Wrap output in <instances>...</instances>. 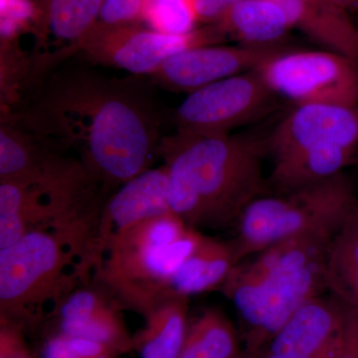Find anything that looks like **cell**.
Instances as JSON below:
<instances>
[{"label":"cell","mask_w":358,"mask_h":358,"mask_svg":"<svg viewBox=\"0 0 358 358\" xmlns=\"http://www.w3.org/2000/svg\"><path fill=\"white\" fill-rule=\"evenodd\" d=\"M169 212L173 211L169 200V171L164 164L122 185L106 199L101 210L92 249L93 268L106 247L124 231Z\"/></svg>","instance_id":"cell-13"},{"label":"cell","mask_w":358,"mask_h":358,"mask_svg":"<svg viewBox=\"0 0 358 358\" xmlns=\"http://www.w3.org/2000/svg\"><path fill=\"white\" fill-rule=\"evenodd\" d=\"M36 20L32 31L38 49L50 40L63 45V58L76 53L78 47L95 26L103 0H34Z\"/></svg>","instance_id":"cell-16"},{"label":"cell","mask_w":358,"mask_h":358,"mask_svg":"<svg viewBox=\"0 0 358 358\" xmlns=\"http://www.w3.org/2000/svg\"><path fill=\"white\" fill-rule=\"evenodd\" d=\"M343 306L341 345L336 358H358V310Z\"/></svg>","instance_id":"cell-29"},{"label":"cell","mask_w":358,"mask_h":358,"mask_svg":"<svg viewBox=\"0 0 358 358\" xmlns=\"http://www.w3.org/2000/svg\"><path fill=\"white\" fill-rule=\"evenodd\" d=\"M255 71L278 98L294 107L358 103V64L336 52L285 48Z\"/></svg>","instance_id":"cell-7"},{"label":"cell","mask_w":358,"mask_h":358,"mask_svg":"<svg viewBox=\"0 0 358 358\" xmlns=\"http://www.w3.org/2000/svg\"><path fill=\"white\" fill-rule=\"evenodd\" d=\"M91 275L88 239L68 231H30L0 250V322L25 333L38 329Z\"/></svg>","instance_id":"cell-4"},{"label":"cell","mask_w":358,"mask_h":358,"mask_svg":"<svg viewBox=\"0 0 358 358\" xmlns=\"http://www.w3.org/2000/svg\"><path fill=\"white\" fill-rule=\"evenodd\" d=\"M336 233H307L241 261L220 287L245 327L246 352L256 355L296 310L327 293V250Z\"/></svg>","instance_id":"cell-3"},{"label":"cell","mask_w":358,"mask_h":358,"mask_svg":"<svg viewBox=\"0 0 358 358\" xmlns=\"http://www.w3.org/2000/svg\"><path fill=\"white\" fill-rule=\"evenodd\" d=\"M201 236L173 212L148 219L106 247L91 282L107 291L122 310L145 315L155 301L173 293L171 279Z\"/></svg>","instance_id":"cell-5"},{"label":"cell","mask_w":358,"mask_h":358,"mask_svg":"<svg viewBox=\"0 0 358 358\" xmlns=\"http://www.w3.org/2000/svg\"><path fill=\"white\" fill-rule=\"evenodd\" d=\"M6 117L0 128V179L38 185L70 194H85L102 185L78 159L68 157Z\"/></svg>","instance_id":"cell-10"},{"label":"cell","mask_w":358,"mask_h":358,"mask_svg":"<svg viewBox=\"0 0 358 358\" xmlns=\"http://www.w3.org/2000/svg\"><path fill=\"white\" fill-rule=\"evenodd\" d=\"M241 0H194L199 23L211 24L233 4Z\"/></svg>","instance_id":"cell-30"},{"label":"cell","mask_w":358,"mask_h":358,"mask_svg":"<svg viewBox=\"0 0 358 358\" xmlns=\"http://www.w3.org/2000/svg\"><path fill=\"white\" fill-rule=\"evenodd\" d=\"M20 327L0 322V358H33Z\"/></svg>","instance_id":"cell-28"},{"label":"cell","mask_w":358,"mask_h":358,"mask_svg":"<svg viewBox=\"0 0 358 358\" xmlns=\"http://www.w3.org/2000/svg\"><path fill=\"white\" fill-rule=\"evenodd\" d=\"M236 265L229 241L202 234L199 244L171 279V292L189 296L211 291L222 286Z\"/></svg>","instance_id":"cell-20"},{"label":"cell","mask_w":358,"mask_h":358,"mask_svg":"<svg viewBox=\"0 0 358 358\" xmlns=\"http://www.w3.org/2000/svg\"><path fill=\"white\" fill-rule=\"evenodd\" d=\"M147 0H103L96 26L120 27L143 24Z\"/></svg>","instance_id":"cell-27"},{"label":"cell","mask_w":358,"mask_h":358,"mask_svg":"<svg viewBox=\"0 0 358 358\" xmlns=\"http://www.w3.org/2000/svg\"><path fill=\"white\" fill-rule=\"evenodd\" d=\"M8 119L59 150H76L107 189L152 169L164 122L147 84L81 67L54 73Z\"/></svg>","instance_id":"cell-1"},{"label":"cell","mask_w":358,"mask_h":358,"mask_svg":"<svg viewBox=\"0 0 358 358\" xmlns=\"http://www.w3.org/2000/svg\"><path fill=\"white\" fill-rule=\"evenodd\" d=\"M159 155L169 171L173 213L199 228L236 226L254 200L271 194L264 176L267 134L162 136Z\"/></svg>","instance_id":"cell-2"},{"label":"cell","mask_w":358,"mask_h":358,"mask_svg":"<svg viewBox=\"0 0 358 358\" xmlns=\"http://www.w3.org/2000/svg\"><path fill=\"white\" fill-rule=\"evenodd\" d=\"M226 37L214 24L186 34H166L143 24L94 26L78 51L89 62L112 66L136 76L152 74L176 54L205 45L222 44Z\"/></svg>","instance_id":"cell-9"},{"label":"cell","mask_w":358,"mask_h":358,"mask_svg":"<svg viewBox=\"0 0 358 358\" xmlns=\"http://www.w3.org/2000/svg\"><path fill=\"white\" fill-rule=\"evenodd\" d=\"M358 203L352 183L341 173L315 185L254 200L230 240L236 263L275 243L307 234L336 233Z\"/></svg>","instance_id":"cell-6"},{"label":"cell","mask_w":358,"mask_h":358,"mask_svg":"<svg viewBox=\"0 0 358 358\" xmlns=\"http://www.w3.org/2000/svg\"><path fill=\"white\" fill-rule=\"evenodd\" d=\"M273 160L320 145L358 148V103L296 106L267 134Z\"/></svg>","instance_id":"cell-12"},{"label":"cell","mask_w":358,"mask_h":358,"mask_svg":"<svg viewBox=\"0 0 358 358\" xmlns=\"http://www.w3.org/2000/svg\"><path fill=\"white\" fill-rule=\"evenodd\" d=\"M121 355L103 343L59 334H47L42 346V358H119Z\"/></svg>","instance_id":"cell-25"},{"label":"cell","mask_w":358,"mask_h":358,"mask_svg":"<svg viewBox=\"0 0 358 358\" xmlns=\"http://www.w3.org/2000/svg\"><path fill=\"white\" fill-rule=\"evenodd\" d=\"M327 293L358 310V203L334 235L327 250Z\"/></svg>","instance_id":"cell-21"},{"label":"cell","mask_w":358,"mask_h":358,"mask_svg":"<svg viewBox=\"0 0 358 358\" xmlns=\"http://www.w3.org/2000/svg\"><path fill=\"white\" fill-rule=\"evenodd\" d=\"M211 24L227 38L248 46L284 45L292 29L288 16L273 0H241L233 4Z\"/></svg>","instance_id":"cell-18"},{"label":"cell","mask_w":358,"mask_h":358,"mask_svg":"<svg viewBox=\"0 0 358 358\" xmlns=\"http://www.w3.org/2000/svg\"><path fill=\"white\" fill-rule=\"evenodd\" d=\"M188 296L169 293L143 315L145 324L133 336V350L141 358H178L188 327Z\"/></svg>","instance_id":"cell-19"},{"label":"cell","mask_w":358,"mask_h":358,"mask_svg":"<svg viewBox=\"0 0 358 358\" xmlns=\"http://www.w3.org/2000/svg\"><path fill=\"white\" fill-rule=\"evenodd\" d=\"M284 9L296 28L327 50L336 52L358 64V29L348 11L320 0H273Z\"/></svg>","instance_id":"cell-15"},{"label":"cell","mask_w":358,"mask_h":358,"mask_svg":"<svg viewBox=\"0 0 358 358\" xmlns=\"http://www.w3.org/2000/svg\"><path fill=\"white\" fill-rule=\"evenodd\" d=\"M121 310L119 306L115 305L84 319L48 322L47 334H59L90 339L109 345L124 355L133 352V336L124 326L120 315Z\"/></svg>","instance_id":"cell-23"},{"label":"cell","mask_w":358,"mask_h":358,"mask_svg":"<svg viewBox=\"0 0 358 358\" xmlns=\"http://www.w3.org/2000/svg\"><path fill=\"white\" fill-rule=\"evenodd\" d=\"M240 352L232 322L220 310L208 308L188 327L178 358H234Z\"/></svg>","instance_id":"cell-22"},{"label":"cell","mask_w":358,"mask_h":358,"mask_svg":"<svg viewBox=\"0 0 358 358\" xmlns=\"http://www.w3.org/2000/svg\"><path fill=\"white\" fill-rule=\"evenodd\" d=\"M358 162V148L320 145L274 159L268 178L272 193H285L343 173V169Z\"/></svg>","instance_id":"cell-17"},{"label":"cell","mask_w":358,"mask_h":358,"mask_svg":"<svg viewBox=\"0 0 358 358\" xmlns=\"http://www.w3.org/2000/svg\"><path fill=\"white\" fill-rule=\"evenodd\" d=\"M339 8L348 11H358V0H320Z\"/></svg>","instance_id":"cell-31"},{"label":"cell","mask_w":358,"mask_h":358,"mask_svg":"<svg viewBox=\"0 0 358 358\" xmlns=\"http://www.w3.org/2000/svg\"><path fill=\"white\" fill-rule=\"evenodd\" d=\"M234 358H257V357L255 355H253V353H250L245 350V352H240L238 353L236 357Z\"/></svg>","instance_id":"cell-32"},{"label":"cell","mask_w":358,"mask_h":358,"mask_svg":"<svg viewBox=\"0 0 358 358\" xmlns=\"http://www.w3.org/2000/svg\"><path fill=\"white\" fill-rule=\"evenodd\" d=\"M143 24L166 34H186L200 23L194 0H147Z\"/></svg>","instance_id":"cell-24"},{"label":"cell","mask_w":358,"mask_h":358,"mask_svg":"<svg viewBox=\"0 0 358 358\" xmlns=\"http://www.w3.org/2000/svg\"><path fill=\"white\" fill-rule=\"evenodd\" d=\"M0 6L1 42L16 41L21 32L32 29L37 16L34 0H1Z\"/></svg>","instance_id":"cell-26"},{"label":"cell","mask_w":358,"mask_h":358,"mask_svg":"<svg viewBox=\"0 0 358 358\" xmlns=\"http://www.w3.org/2000/svg\"><path fill=\"white\" fill-rule=\"evenodd\" d=\"M285 48L284 45H205L176 54L150 77L162 88L189 94L226 78L256 70Z\"/></svg>","instance_id":"cell-11"},{"label":"cell","mask_w":358,"mask_h":358,"mask_svg":"<svg viewBox=\"0 0 358 358\" xmlns=\"http://www.w3.org/2000/svg\"><path fill=\"white\" fill-rule=\"evenodd\" d=\"M343 306L322 294L292 315L280 331L256 353L257 358H312L341 336Z\"/></svg>","instance_id":"cell-14"},{"label":"cell","mask_w":358,"mask_h":358,"mask_svg":"<svg viewBox=\"0 0 358 358\" xmlns=\"http://www.w3.org/2000/svg\"><path fill=\"white\" fill-rule=\"evenodd\" d=\"M277 99L258 73L249 71L188 94L173 122L178 133L225 136L270 114Z\"/></svg>","instance_id":"cell-8"}]
</instances>
